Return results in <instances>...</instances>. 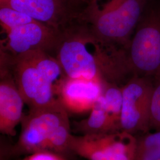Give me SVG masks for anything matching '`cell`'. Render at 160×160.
<instances>
[{"label":"cell","mask_w":160,"mask_h":160,"mask_svg":"<svg viewBox=\"0 0 160 160\" xmlns=\"http://www.w3.org/2000/svg\"><path fill=\"white\" fill-rule=\"evenodd\" d=\"M34 22L36 20L28 14L10 6H0V22L6 33L12 29Z\"/></svg>","instance_id":"obj_16"},{"label":"cell","mask_w":160,"mask_h":160,"mask_svg":"<svg viewBox=\"0 0 160 160\" xmlns=\"http://www.w3.org/2000/svg\"><path fill=\"white\" fill-rule=\"evenodd\" d=\"M22 160H65L59 155L49 151H40L28 155Z\"/></svg>","instance_id":"obj_18"},{"label":"cell","mask_w":160,"mask_h":160,"mask_svg":"<svg viewBox=\"0 0 160 160\" xmlns=\"http://www.w3.org/2000/svg\"><path fill=\"white\" fill-rule=\"evenodd\" d=\"M69 120L68 112L59 99L48 106L29 109L21 122V132L12 152L29 155L45 151L46 143L58 127Z\"/></svg>","instance_id":"obj_5"},{"label":"cell","mask_w":160,"mask_h":160,"mask_svg":"<svg viewBox=\"0 0 160 160\" xmlns=\"http://www.w3.org/2000/svg\"><path fill=\"white\" fill-rule=\"evenodd\" d=\"M52 55L68 78L97 80L119 84L131 78L125 49L104 44L84 22L59 33Z\"/></svg>","instance_id":"obj_1"},{"label":"cell","mask_w":160,"mask_h":160,"mask_svg":"<svg viewBox=\"0 0 160 160\" xmlns=\"http://www.w3.org/2000/svg\"><path fill=\"white\" fill-rule=\"evenodd\" d=\"M1 160H4V159H2V158H1Z\"/></svg>","instance_id":"obj_20"},{"label":"cell","mask_w":160,"mask_h":160,"mask_svg":"<svg viewBox=\"0 0 160 160\" xmlns=\"http://www.w3.org/2000/svg\"><path fill=\"white\" fill-rule=\"evenodd\" d=\"M59 33L38 22L12 29L1 41V51L14 56L42 51L51 53L54 50Z\"/></svg>","instance_id":"obj_9"},{"label":"cell","mask_w":160,"mask_h":160,"mask_svg":"<svg viewBox=\"0 0 160 160\" xmlns=\"http://www.w3.org/2000/svg\"><path fill=\"white\" fill-rule=\"evenodd\" d=\"M137 139L124 131L72 135L69 151L87 160H134Z\"/></svg>","instance_id":"obj_6"},{"label":"cell","mask_w":160,"mask_h":160,"mask_svg":"<svg viewBox=\"0 0 160 160\" xmlns=\"http://www.w3.org/2000/svg\"><path fill=\"white\" fill-rule=\"evenodd\" d=\"M102 95L109 114L120 127L123 103L122 86L120 87L119 84L115 83L104 82Z\"/></svg>","instance_id":"obj_14"},{"label":"cell","mask_w":160,"mask_h":160,"mask_svg":"<svg viewBox=\"0 0 160 160\" xmlns=\"http://www.w3.org/2000/svg\"><path fill=\"white\" fill-rule=\"evenodd\" d=\"M152 78L132 76L122 86L120 130L135 135L150 131Z\"/></svg>","instance_id":"obj_7"},{"label":"cell","mask_w":160,"mask_h":160,"mask_svg":"<svg viewBox=\"0 0 160 160\" xmlns=\"http://www.w3.org/2000/svg\"><path fill=\"white\" fill-rule=\"evenodd\" d=\"M72 135L68 120L58 126L52 134L46 143L45 151L58 154L69 151V143Z\"/></svg>","instance_id":"obj_15"},{"label":"cell","mask_w":160,"mask_h":160,"mask_svg":"<svg viewBox=\"0 0 160 160\" xmlns=\"http://www.w3.org/2000/svg\"><path fill=\"white\" fill-rule=\"evenodd\" d=\"M146 0H94L86 7L82 21L104 44L126 49L145 11Z\"/></svg>","instance_id":"obj_2"},{"label":"cell","mask_w":160,"mask_h":160,"mask_svg":"<svg viewBox=\"0 0 160 160\" xmlns=\"http://www.w3.org/2000/svg\"><path fill=\"white\" fill-rule=\"evenodd\" d=\"M72 1L77 6L85 9V8L87 6H88V4H90L94 0H72Z\"/></svg>","instance_id":"obj_19"},{"label":"cell","mask_w":160,"mask_h":160,"mask_svg":"<svg viewBox=\"0 0 160 160\" xmlns=\"http://www.w3.org/2000/svg\"><path fill=\"white\" fill-rule=\"evenodd\" d=\"M0 71V132L14 137L23 119L25 102L11 72L1 65Z\"/></svg>","instance_id":"obj_11"},{"label":"cell","mask_w":160,"mask_h":160,"mask_svg":"<svg viewBox=\"0 0 160 160\" xmlns=\"http://www.w3.org/2000/svg\"><path fill=\"white\" fill-rule=\"evenodd\" d=\"M125 53L131 77H154L160 68V10L145 11Z\"/></svg>","instance_id":"obj_3"},{"label":"cell","mask_w":160,"mask_h":160,"mask_svg":"<svg viewBox=\"0 0 160 160\" xmlns=\"http://www.w3.org/2000/svg\"><path fill=\"white\" fill-rule=\"evenodd\" d=\"M136 137L134 160H160V131L148 132Z\"/></svg>","instance_id":"obj_13"},{"label":"cell","mask_w":160,"mask_h":160,"mask_svg":"<svg viewBox=\"0 0 160 160\" xmlns=\"http://www.w3.org/2000/svg\"><path fill=\"white\" fill-rule=\"evenodd\" d=\"M77 128L82 135L98 134L120 131V127L109 114L103 95L90 110L88 118L78 123Z\"/></svg>","instance_id":"obj_12"},{"label":"cell","mask_w":160,"mask_h":160,"mask_svg":"<svg viewBox=\"0 0 160 160\" xmlns=\"http://www.w3.org/2000/svg\"><path fill=\"white\" fill-rule=\"evenodd\" d=\"M1 65L11 72L29 109L44 107L58 100L57 90L28 53L14 56L1 51Z\"/></svg>","instance_id":"obj_4"},{"label":"cell","mask_w":160,"mask_h":160,"mask_svg":"<svg viewBox=\"0 0 160 160\" xmlns=\"http://www.w3.org/2000/svg\"><path fill=\"white\" fill-rule=\"evenodd\" d=\"M153 92L152 95L150 130L160 131V68L152 77Z\"/></svg>","instance_id":"obj_17"},{"label":"cell","mask_w":160,"mask_h":160,"mask_svg":"<svg viewBox=\"0 0 160 160\" xmlns=\"http://www.w3.org/2000/svg\"><path fill=\"white\" fill-rule=\"evenodd\" d=\"M28 14L58 33L82 22L84 8L72 0H6L4 4Z\"/></svg>","instance_id":"obj_8"},{"label":"cell","mask_w":160,"mask_h":160,"mask_svg":"<svg viewBox=\"0 0 160 160\" xmlns=\"http://www.w3.org/2000/svg\"><path fill=\"white\" fill-rule=\"evenodd\" d=\"M104 82L82 78H68L64 80L58 97L63 107L72 113L90 111L103 94Z\"/></svg>","instance_id":"obj_10"}]
</instances>
